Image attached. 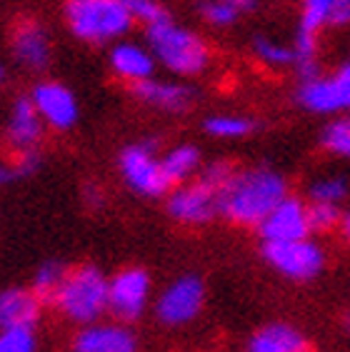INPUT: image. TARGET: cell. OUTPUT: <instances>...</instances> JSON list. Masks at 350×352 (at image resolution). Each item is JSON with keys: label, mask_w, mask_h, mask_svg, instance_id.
Returning <instances> with one entry per match:
<instances>
[{"label": "cell", "mask_w": 350, "mask_h": 352, "mask_svg": "<svg viewBox=\"0 0 350 352\" xmlns=\"http://www.w3.org/2000/svg\"><path fill=\"white\" fill-rule=\"evenodd\" d=\"M288 195V180L273 168L236 170L220 190V215L243 228H258Z\"/></svg>", "instance_id": "6da1fadb"}, {"label": "cell", "mask_w": 350, "mask_h": 352, "mask_svg": "<svg viewBox=\"0 0 350 352\" xmlns=\"http://www.w3.org/2000/svg\"><path fill=\"white\" fill-rule=\"evenodd\" d=\"M145 41L153 50L158 65L175 78H196L210 68L213 50L208 41L196 30L175 23L173 18L145 28Z\"/></svg>", "instance_id": "7a4b0ae2"}, {"label": "cell", "mask_w": 350, "mask_h": 352, "mask_svg": "<svg viewBox=\"0 0 350 352\" xmlns=\"http://www.w3.org/2000/svg\"><path fill=\"white\" fill-rule=\"evenodd\" d=\"M65 23L78 41L105 45L121 41L135 21L128 0H68Z\"/></svg>", "instance_id": "3957f363"}, {"label": "cell", "mask_w": 350, "mask_h": 352, "mask_svg": "<svg viewBox=\"0 0 350 352\" xmlns=\"http://www.w3.org/2000/svg\"><path fill=\"white\" fill-rule=\"evenodd\" d=\"M55 302L68 318L78 322L98 320V315H103V310L108 307V283L90 265L78 267L65 275L61 290L55 295Z\"/></svg>", "instance_id": "277c9868"}, {"label": "cell", "mask_w": 350, "mask_h": 352, "mask_svg": "<svg viewBox=\"0 0 350 352\" xmlns=\"http://www.w3.org/2000/svg\"><path fill=\"white\" fill-rule=\"evenodd\" d=\"M298 105L316 116H348L350 113V60L336 70L320 73L313 80L298 82Z\"/></svg>", "instance_id": "5b68a950"}, {"label": "cell", "mask_w": 350, "mask_h": 352, "mask_svg": "<svg viewBox=\"0 0 350 352\" xmlns=\"http://www.w3.org/2000/svg\"><path fill=\"white\" fill-rule=\"evenodd\" d=\"M155 150H158V142L145 140L130 145L121 153V173L125 183L145 197H161L173 188L165 175L163 160L155 155Z\"/></svg>", "instance_id": "8992f818"}, {"label": "cell", "mask_w": 350, "mask_h": 352, "mask_svg": "<svg viewBox=\"0 0 350 352\" xmlns=\"http://www.w3.org/2000/svg\"><path fill=\"white\" fill-rule=\"evenodd\" d=\"M262 255L278 272L293 280H310L323 270L325 255L313 240H265Z\"/></svg>", "instance_id": "52a82bcc"}, {"label": "cell", "mask_w": 350, "mask_h": 352, "mask_svg": "<svg viewBox=\"0 0 350 352\" xmlns=\"http://www.w3.org/2000/svg\"><path fill=\"white\" fill-rule=\"evenodd\" d=\"M218 200H220V188L205 180L203 175H198V180L181 185L170 192L168 210L178 223L203 225L213 220L216 215H220Z\"/></svg>", "instance_id": "ba28073f"}, {"label": "cell", "mask_w": 350, "mask_h": 352, "mask_svg": "<svg viewBox=\"0 0 350 352\" xmlns=\"http://www.w3.org/2000/svg\"><path fill=\"white\" fill-rule=\"evenodd\" d=\"M30 100L35 102L45 128L58 130V133L73 128L78 122V116H81L73 90L58 80H38L30 90Z\"/></svg>", "instance_id": "9c48e42d"}, {"label": "cell", "mask_w": 350, "mask_h": 352, "mask_svg": "<svg viewBox=\"0 0 350 352\" xmlns=\"http://www.w3.org/2000/svg\"><path fill=\"white\" fill-rule=\"evenodd\" d=\"M10 53L15 63L28 73H43L53 60V47L45 25L35 18H23L13 25L10 33Z\"/></svg>", "instance_id": "30bf717a"}, {"label": "cell", "mask_w": 350, "mask_h": 352, "mask_svg": "<svg viewBox=\"0 0 350 352\" xmlns=\"http://www.w3.org/2000/svg\"><path fill=\"white\" fill-rule=\"evenodd\" d=\"M138 102L148 105L161 113H185L196 102L198 93L193 85L183 80H168V78H148V80L128 85Z\"/></svg>", "instance_id": "8fae6325"}, {"label": "cell", "mask_w": 350, "mask_h": 352, "mask_svg": "<svg viewBox=\"0 0 350 352\" xmlns=\"http://www.w3.org/2000/svg\"><path fill=\"white\" fill-rule=\"evenodd\" d=\"M43 133H45V122L35 108V102L30 100V95L15 98L6 125V142L13 150V155L41 150Z\"/></svg>", "instance_id": "7c38bea8"}, {"label": "cell", "mask_w": 350, "mask_h": 352, "mask_svg": "<svg viewBox=\"0 0 350 352\" xmlns=\"http://www.w3.org/2000/svg\"><path fill=\"white\" fill-rule=\"evenodd\" d=\"M262 240H300L310 232L308 203L300 197L285 195L280 203L270 210V215L258 225Z\"/></svg>", "instance_id": "4fadbf2b"}, {"label": "cell", "mask_w": 350, "mask_h": 352, "mask_svg": "<svg viewBox=\"0 0 350 352\" xmlns=\"http://www.w3.org/2000/svg\"><path fill=\"white\" fill-rule=\"evenodd\" d=\"M148 275L143 270H123L108 283V310L118 320H138L148 302Z\"/></svg>", "instance_id": "5bb4252c"}, {"label": "cell", "mask_w": 350, "mask_h": 352, "mask_svg": "<svg viewBox=\"0 0 350 352\" xmlns=\"http://www.w3.org/2000/svg\"><path fill=\"white\" fill-rule=\"evenodd\" d=\"M203 307V283L198 278H181L158 300V318L165 325H183L196 318Z\"/></svg>", "instance_id": "9a60e30c"}, {"label": "cell", "mask_w": 350, "mask_h": 352, "mask_svg": "<svg viewBox=\"0 0 350 352\" xmlns=\"http://www.w3.org/2000/svg\"><path fill=\"white\" fill-rule=\"evenodd\" d=\"M108 63L115 78H121L128 85L153 78L155 68H158L153 50L133 41H115V45L110 47Z\"/></svg>", "instance_id": "2e32d148"}, {"label": "cell", "mask_w": 350, "mask_h": 352, "mask_svg": "<svg viewBox=\"0 0 350 352\" xmlns=\"http://www.w3.org/2000/svg\"><path fill=\"white\" fill-rule=\"evenodd\" d=\"M298 28L318 35L350 28V0H300Z\"/></svg>", "instance_id": "e0dca14e"}, {"label": "cell", "mask_w": 350, "mask_h": 352, "mask_svg": "<svg viewBox=\"0 0 350 352\" xmlns=\"http://www.w3.org/2000/svg\"><path fill=\"white\" fill-rule=\"evenodd\" d=\"M73 352H135V338L125 327L93 325L75 338Z\"/></svg>", "instance_id": "ac0fdd59"}, {"label": "cell", "mask_w": 350, "mask_h": 352, "mask_svg": "<svg viewBox=\"0 0 350 352\" xmlns=\"http://www.w3.org/2000/svg\"><path fill=\"white\" fill-rule=\"evenodd\" d=\"M41 315V298L28 290H6L0 295V327H33Z\"/></svg>", "instance_id": "d6986e66"}, {"label": "cell", "mask_w": 350, "mask_h": 352, "mask_svg": "<svg viewBox=\"0 0 350 352\" xmlns=\"http://www.w3.org/2000/svg\"><path fill=\"white\" fill-rule=\"evenodd\" d=\"M248 352H308V340L290 325H268L256 332Z\"/></svg>", "instance_id": "ffe728a7"}, {"label": "cell", "mask_w": 350, "mask_h": 352, "mask_svg": "<svg viewBox=\"0 0 350 352\" xmlns=\"http://www.w3.org/2000/svg\"><path fill=\"white\" fill-rule=\"evenodd\" d=\"M250 50L256 55V60L265 68L273 70H288L296 63V53H293V43H283L270 35H256L250 43Z\"/></svg>", "instance_id": "44dd1931"}, {"label": "cell", "mask_w": 350, "mask_h": 352, "mask_svg": "<svg viewBox=\"0 0 350 352\" xmlns=\"http://www.w3.org/2000/svg\"><path fill=\"white\" fill-rule=\"evenodd\" d=\"M161 160L170 185H183L200 168V150L193 148V145H178L165 157H161Z\"/></svg>", "instance_id": "7402d4cb"}, {"label": "cell", "mask_w": 350, "mask_h": 352, "mask_svg": "<svg viewBox=\"0 0 350 352\" xmlns=\"http://www.w3.org/2000/svg\"><path fill=\"white\" fill-rule=\"evenodd\" d=\"M203 128H205L208 135L220 138V140H240V138H248L258 125L253 118L223 113V116H210Z\"/></svg>", "instance_id": "603a6c76"}, {"label": "cell", "mask_w": 350, "mask_h": 352, "mask_svg": "<svg viewBox=\"0 0 350 352\" xmlns=\"http://www.w3.org/2000/svg\"><path fill=\"white\" fill-rule=\"evenodd\" d=\"M320 145L330 155L350 160V113L348 116H336L320 133Z\"/></svg>", "instance_id": "cb8c5ba5"}, {"label": "cell", "mask_w": 350, "mask_h": 352, "mask_svg": "<svg viewBox=\"0 0 350 352\" xmlns=\"http://www.w3.org/2000/svg\"><path fill=\"white\" fill-rule=\"evenodd\" d=\"M350 188H348V180L340 175H328V177H320L316 183L308 188V197L310 203H333V205H340L348 197Z\"/></svg>", "instance_id": "d4e9b609"}, {"label": "cell", "mask_w": 350, "mask_h": 352, "mask_svg": "<svg viewBox=\"0 0 350 352\" xmlns=\"http://www.w3.org/2000/svg\"><path fill=\"white\" fill-rule=\"evenodd\" d=\"M198 13L208 25L213 28H230L236 25L238 18H240V10L233 8L228 0H200L198 3Z\"/></svg>", "instance_id": "484cf974"}, {"label": "cell", "mask_w": 350, "mask_h": 352, "mask_svg": "<svg viewBox=\"0 0 350 352\" xmlns=\"http://www.w3.org/2000/svg\"><path fill=\"white\" fill-rule=\"evenodd\" d=\"M308 217L313 232H330L340 228L343 210H340V205L333 203H308Z\"/></svg>", "instance_id": "4316f807"}, {"label": "cell", "mask_w": 350, "mask_h": 352, "mask_svg": "<svg viewBox=\"0 0 350 352\" xmlns=\"http://www.w3.org/2000/svg\"><path fill=\"white\" fill-rule=\"evenodd\" d=\"M65 267L58 263H45L35 275V295L41 300H55L58 290H61L63 280H65Z\"/></svg>", "instance_id": "83f0119b"}, {"label": "cell", "mask_w": 350, "mask_h": 352, "mask_svg": "<svg viewBox=\"0 0 350 352\" xmlns=\"http://www.w3.org/2000/svg\"><path fill=\"white\" fill-rule=\"evenodd\" d=\"M0 352H35L33 327H8V330H3Z\"/></svg>", "instance_id": "f1b7e54d"}, {"label": "cell", "mask_w": 350, "mask_h": 352, "mask_svg": "<svg viewBox=\"0 0 350 352\" xmlns=\"http://www.w3.org/2000/svg\"><path fill=\"white\" fill-rule=\"evenodd\" d=\"M128 8H130V13H133V21L143 23L145 28L170 18L168 10H165L163 3H158V0H128Z\"/></svg>", "instance_id": "f546056e"}, {"label": "cell", "mask_w": 350, "mask_h": 352, "mask_svg": "<svg viewBox=\"0 0 350 352\" xmlns=\"http://www.w3.org/2000/svg\"><path fill=\"white\" fill-rule=\"evenodd\" d=\"M15 177H18V173H15L13 163H10V165H0V185L13 183Z\"/></svg>", "instance_id": "4dcf8cb0"}, {"label": "cell", "mask_w": 350, "mask_h": 352, "mask_svg": "<svg viewBox=\"0 0 350 352\" xmlns=\"http://www.w3.org/2000/svg\"><path fill=\"white\" fill-rule=\"evenodd\" d=\"M228 3H230L233 8H238L240 13H250V10H256L260 0H228Z\"/></svg>", "instance_id": "1f68e13d"}, {"label": "cell", "mask_w": 350, "mask_h": 352, "mask_svg": "<svg viewBox=\"0 0 350 352\" xmlns=\"http://www.w3.org/2000/svg\"><path fill=\"white\" fill-rule=\"evenodd\" d=\"M340 232H343V237L350 243V210L343 212V220H340Z\"/></svg>", "instance_id": "d6a6232c"}, {"label": "cell", "mask_w": 350, "mask_h": 352, "mask_svg": "<svg viewBox=\"0 0 350 352\" xmlns=\"http://www.w3.org/2000/svg\"><path fill=\"white\" fill-rule=\"evenodd\" d=\"M3 80H6V70H3V65H0V85H3Z\"/></svg>", "instance_id": "836d02e7"}, {"label": "cell", "mask_w": 350, "mask_h": 352, "mask_svg": "<svg viewBox=\"0 0 350 352\" xmlns=\"http://www.w3.org/2000/svg\"><path fill=\"white\" fill-rule=\"evenodd\" d=\"M348 327H350V315H348Z\"/></svg>", "instance_id": "e575fe53"}]
</instances>
